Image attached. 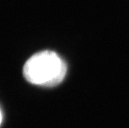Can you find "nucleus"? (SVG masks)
Returning a JSON list of instances; mask_svg holds the SVG:
<instances>
[{"mask_svg":"<svg viewBox=\"0 0 129 128\" xmlns=\"http://www.w3.org/2000/svg\"><path fill=\"white\" fill-rule=\"evenodd\" d=\"M67 73V65L53 51L45 50L32 56L23 67V75L32 84L43 87L59 85Z\"/></svg>","mask_w":129,"mask_h":128,"instance_id":"nucleus-1","label":"nucleus"},{"mask_svg":"<svg viewBox=\"0 0 129 128\" xmlns=\"http://www.w3.org/2000/svg\"><path fill=\"white\" fill-rule=\"evenodd\" d=\"M2 121H3V114H2L1 110H0V124H1Z\"/></svg>","mask_w":129,"mask_h":128,"instance_id":"nucleus-2","label":"nucleus"}]
</instances>
